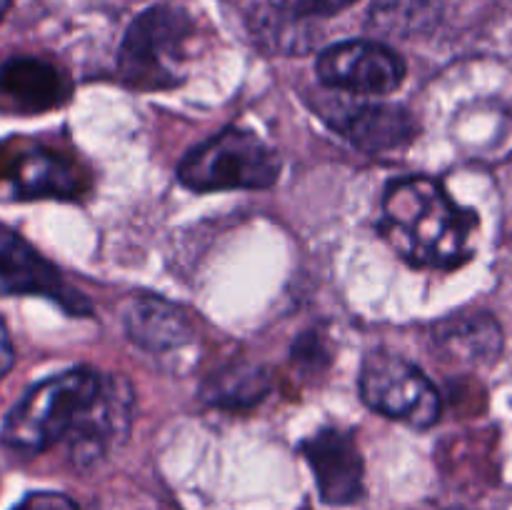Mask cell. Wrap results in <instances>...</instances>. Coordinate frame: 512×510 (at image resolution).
<instances>
[{
	"label": "cell",
	"instance_id": "7",
	"mask_svg": "<svg viewBox=\"0 0 512 510\" xmlns=\"http://www.w3.org/2000/svg\"><path fill=\"white\" fill-rule=\"evenodd\" d=\"M318 75L328 88L345 93L390 95L403 85L405 60L383 43L348 40L320 53Z\"/></svg>",
	"mask_w": 512,
	"mask_h": 510
},
{
	"label": "cell",
	"instance_id": "17",
	"mask_svg": "<svg viewBox=\"0 0 512 510\" xmlns=\"http://www.w3.org/2000/svg\"><path fill=\"white\" fill-rule=\"evenodd\" d=\"M15 510H80L70 498L60 493H33Z\"/></svg>",
	"mask_w": 512,
	"mask_h": 510
},
{
	"label": "cell",
	"instance_id": "5",
	"mask_svg": "<svg viewBox=\"0 0 512 510\" xmlns=\"http://www.w3.org/2000/svg\"><path fill=\"white\" fill-rule=\"evenodd\" d=\"M360 395L375 413L403 420L413 428H430L438 423L440 393L428 375L405 360L403 355L373 350L360 368Z\"/></svg>",
	"mask_w": 512,
	"mask_h": 510
},
{
	"label": "cell",
	"instance_id": "1",
	"mask_svg": "<svg viewBox=\"0 0 512 510\" xmlns=\"http://www.w3.org/2000/svg\"><path fill=\"white\" fill-rule=\"evenodd\" d=\"M133 420V388L120 375L73 368L23 395L3 423V443L43 453L65 440L78 465H93L125 438Z\"/></svg>",
	"mask_w": 512,
	"mask_h": 510
},
{
	"label": "cell",
	"instance_id": "8",
	"mask_svg": "<svg viewBox=\"0 0 512 510\" xmlns=\"http://www.w3.org/2000/svg\"><path fill=\"white\" fill-rule=\"evenodd\" d=\"M0 290L15 295H43L55 300L68 315H90L85 295L75 290L28 240L5 225H0Z\"/></svg>",
	"mask_w": 512,
	"mask_h": 510
},
{
	"label": "cell",
	"instance_id": "14",
	"mask_svg": "<svg viewBox=\"0 0 512 510\" xmlns=\"http://www.w3.org/2000/svg\"><path fill=\"white\" fill-rule=\"evenodd\" d=\"M433 20L435 0H378L370 23L380 33L408 38V35L430 28Z\"/></svg>",
	"mask_w": 512,
	"mask_h": 510
},
{
	"label": "cell",
	"instance_id": "3",
	"mask_svg": "<svg viewBox=\"0 0 512 510\" xmlns=\"http://www.w3.org/2000/svg\"><path fill=\"white\" fill-rule=\"evenodd\" d=\"M280 158L263 138L243 128H225L195 145L178 165V180L195 193L260 190L275 185Z\"/></svg>",
	"mask_w": 512,
	"mask_h": 510
},
{
	"label": "cell",
	"instance_id": "4",
	"mask_svg": "<svg viewBox=\"0 0 512 510\" xmlns=\"http://www.w3.org/2000/svg\"><path fill=\"white\" fill-rule=\"evenodd\" d=\"M195 25L183 10L155 5L130 23L120 45L118 68L138 90H168L183 80V63Z\"/></svg>",
	"mask_w": 512,
	"mask_h": 510
},
{
	"label": "cell",
	"instance_id": "6",
	"mask_svg": "<svg viewBox=\"0 0 512 510\" xmlns=\"http://www.w3.org/2000/svg\"><path fill=\"white\" fill-rule=\"evenodd\" d=\"M0 183L15 198H78L88 188L85 170L73 158L33 140L0 145Z\"/></svg>",
	"mask_w": 512,
	"mask_h": 510
},
{
	"label": "cell",
	"instance_id": "16",
	"mask_svg": "<svg viewBox=\"0 0 512 510\" xmlns=\"http://www.w3.org/2000/svg\"><path fill=\"white\" fill-rule=\"evenodd\" d=\"M355 0H275V8L295 15V18H320V15H333L338 10L348 8Z\"/></svg>",
	"mask_w": 512,
	"mask_h": 510
},
{
	"label": "cell",
	"instance_id": "13",
	"mask_svg": "<svg viewBox=\"0 0 512 510\" xmlns=\"http://www.w3.org/2000/svg\"><path fill=\"white\" fill-rule=\"evenodd\" d=\"M270 380L263 368L255 365H230V368L215 373L203 385V398L218 408L245 410L268 395Z\"/></svg>",
	"mask_w": 512,
	"mask_h": 510
},
{
	"label": "cell",
	"instance_id": "11",
	"mask_svg": "<svg viewBox=\"0 0 512 510\" xmlns=\"http://www.w3.org/2000/svg\"><path fill=\"white\" fill-rule=\"evenodd\" d=\"M70 80L60 68L40 58H10L0 65V95L23 113H43L70 98Z\"/></svg>",
	"mask_w": 512,
	"mask_h": 510
},
{
	"label": "cell",
	"instance_id": "15",
	"mask_svg": "<svg viewBox=\"0 0 512 510\" xmlns=\"http://www.w3.org/2000/svg\"><path fill=\"white\" fill-rule=\"evenodd\" d=\"M258 38L265 40L273 50H285V53H303L313 45V35L305 28V20L275 5L273 15L258 20Z\"/></svg>",
	"mask_w": 512,
	"mask_h": 510
},
{
	"label": "cell",
	"instance_id": "9",
	"mask_svg": "<svg viewBox=\"0 0 512 510\" xmlns=\"http://www.w3.org/2000/svg\"><path fill=\"white\" fill-rule=\"evenodd\" d=\"M303 455L313 468L320 498L330 505H350L363 495L365 465L355 438L338 428H325L310 435Z\"/></svg>",
	"mask_w": 512,
	"mask_h": 510
},
{
	"label": "cell",
	"instance_id": "10",
	"mask_svg": "<svg viewBox=\"0 0 512 510\" xmlns=\"http://www.w3.org/2000/svg\"><path fill=\"white\" fill-rule=\"evenodd\" d=\"M123 320L128 338L153 355L175 353L195 340V328L188 313L158 295L130 298Z\"/></svg>",
	"mask_w": 512,
	"mask_h": 510
},
{
	"label": "cell",
	"instance_id": "2",
	"mask_svg": "<svg viewBox=\"0 0 512 510\" xmlns=\"http://www.w3.org/2000/svg\"><path fill=\"white\" fill-rule=\"evenodd\" d=\"M478 218L425 175L395 180L383 198L380 233L415 268L450 270L473 253Z\"/></svg>",
	"mask_w": 512,
	"mask_h": 510
},
{
	"label": "cell",
	"instance_id": "19",
	"mask_svg": "<svg viewBox=\"0 0 512 510\" xmlns=\"http://www.w3.org/2000/svg\"><path fill=\"white\" fill-rule=\"evenodd\" d=\"M8 8H10V0H0V20L5 18V13H8Z\"/></svg>",
	"mask_w": 512,
	"mask_h": 510
},
{
	"label": "cell",
	"instance_id": "18",
	"mask_svg": "<svg viewBox=\"0 0 512 510\" xmlns=\"http://www.w3.org/2000/svg\"><path fill=\"white\" fill-rule=\"evenodd\" d=\"M13 363H15L13 340H10V333L8 328H5V323L0 320V378L13 368Z\"/></svg>",
	"mask_w": 512,
	"mask_h": 510
},
{
	"label": "cell",
	"instance_id": "12",
	"mask_svg": "<svg viewBox=\"0 0 512 510\" xmlns=\"http://www.w3.org/2000/svg\"><path fill=\"white\" fill-rule=\"evenodd\" d=\"M340 133L365 153H395L418 135V123L403 105L368 103L350 110L338 123Z\"/></svg>",
	"mask_w": 512,
	"mask_h": 510
},
{
	"label": "cell",
	"instance_id": "20",
	"mask_svg": "<svg viewBox=\"0 0 512 510\" xmlns=\"http://www.w3.org/2000/svg\"><path fill=\"white\" fill-rule=\"evenodd\" d=\"M450 510H460V508H450Z\"/></svg>",
	"mask_w": 512,
	"mask_h": 510
}]
</instances>
